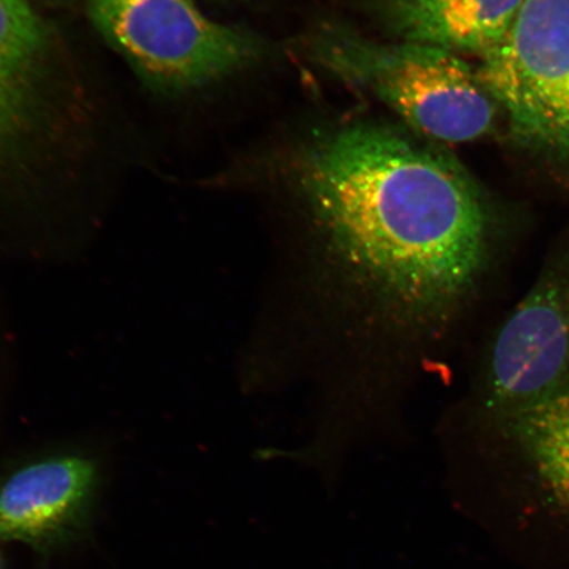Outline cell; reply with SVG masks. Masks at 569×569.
I'll list each match as a JSON object with an SVG mask.
<instances>
[{"label":"cell","mask_w":569,"mask_h":569,"mask_svg":"<svg viewBox=\"0 0 569 569\" xmlns=\"http://www.w3.org/2000/svg\"><path fill=\"white\" fill-rule=\"evenodd\" d=\"M480 77L518 133L569 156V0H525Z\"/></svg>","instance_id":"5b68a950"},{"label":"cell","mask_w":569,"mask_h":569,"mask_svg":"<svg viewBox=\"0 0 569 569\" xmlns=\"http://www.w3.org/2000/svg\"><path fill=\"white\" fill-rule=\"evenodd\" d=\"M479 408L489 439L569 517V268H543L503 320Z\"/></svg>","instance_id":"7a4b0ae2"},{"label":"cell","mask_w":569,"mask_h":569,"mask_svg":"<svg viewBox=\"0 0 569 569\" xmlns=\"http://www.w3.org/2000/svg\"><path fill=\"white\" fill-rule=\"evenodd\" d=\"M89 16L107 44L159 91L202 88L261 52L254 36L209 19L193 0H89Z\"/></svg>","instance_id":"277c9868"},{"label":"cell","mask_w":569,"mask_h":569,"mask_svg":"<svg viewBox=\"0 0 569 569\" xmlns=\"http://www.w3.org/2000/svg\"><path fill=\"white\" fill-rule=\"evenodd\" d=\"M402 41L481 57L509 32L525 0H372Z\"/></svg>","instance_id":"52a82bcc"},{"label":"cell","mask_w":569,"mask_h":569,"mask_svg":"<svg viewBox=\"0 0 569 569\" xmlns=\"http://www.w3.org/2000/svg\"><path fill=\"white\" fill-rule=\"evenodd\" d=\"M0 569H3V559L0 557Z\"/></svg>","instance_id":"9c48e42d"},{"label":"cell","mask_w":569,"mask_h":569,"mask_svg":"<svg viewBox=\"0 0 569 569\" xmlns=\"http://www.w3.org/2000/svg\"><path fill=\"white\" fill-rule=\"evenodd\" d=\"M98 488L96 462L59 455L28 462L0 479V540L49 555L87 528Z\"/></svg>","instance_id":"8992f818"},{"label":"cell","mask_w":569,"mask_h":569,"mask_svg":"<svg viewBox=\"0 0 569 569\" xmlns=\"http://www.w3.org/2000/svg\"><path fill=\"white\" fill-rule=\"evenodd\" d=\"M47 48V28L31 4L0 0V149L30 120Z\"/></svg>","instance_id":"ba28073f"},{"label":"cell","mask_w":569,"mask_h":569,"mask_svg":"<svg viewBox=\"0 0 569 569\" xmlns=\"http://www.w3.org/2000/svg\"><path fill=\"white\" fill-rule=\"evenodd\" d=\"M301 188L341 279L402 327H439L493 268L486 206L450 158L353 124L302 160Z\"/></svg>","instance_id":"6da1fadb"},{"label":"cell","mask_w":569,"mask_h":569,"mask_svg":"<svg viewBox=\"0 0 569 569\" xmlns=\"http://www.w3.org/2000/svg\"><path fill=\"white\" fill-rule=\"evenodd\" d=\"M312 53L333 74L373 92L426 137L467 142L493 127L496 99L457 53L408 41L381 44L330 28L317 36Z\"/></svg>","instance_id":"3957f363"}]
</instances>
